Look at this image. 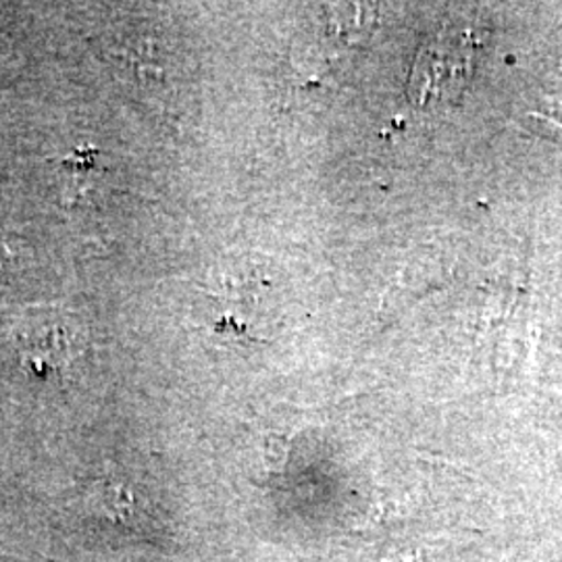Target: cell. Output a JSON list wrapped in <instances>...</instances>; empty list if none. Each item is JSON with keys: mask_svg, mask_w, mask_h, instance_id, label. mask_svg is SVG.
<instances>
[{"mask_svg": "<svg viewBox=\"0 0 562 562\" xmlns=\"http://www.w3.org/2000/svg\"><path fill=\"white\" fill-rule=\"evenodd\" d=\"M477 44L473 27H443L425 42L411 74V99L417 104L454 101L469 83Z\"/></svg>", "mask_w": 562, "mask_h": 562, "instance_id": "cell-1", "label": "cell"}, {"mask_svg": "<svg viewBox=\"0 0 562 562\" xmlns=\"http://www.w3.org/2000/svg\"><path fill=\"white\" fill-rule=\"evenodd\" d=\"M380 562H423L422 552H402V554H394L387 557Z\"/></svg>", "mask_w": 562, "mask_h": 562, "instance_id": "cell-2", "label": "cell"}]
</instances>
